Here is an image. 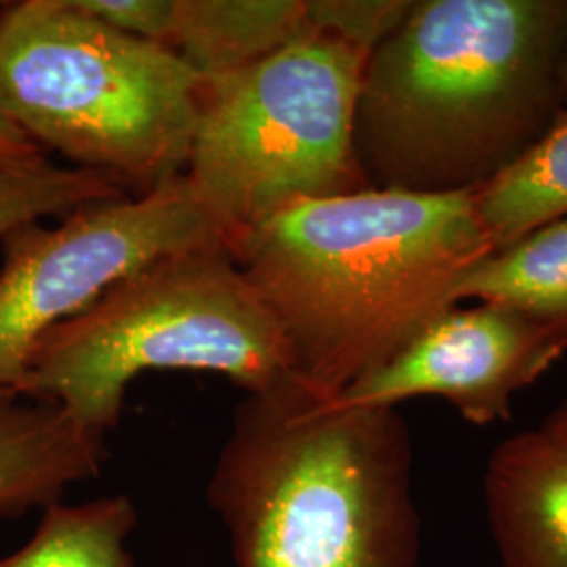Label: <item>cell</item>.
I'll use <instances>...</instances> for the list:
<instances>
[{"label":"cell","mask_w":567,"mask_h":567,"mask_svg":"<svg viewBox=\"0 0 567 567\" xmlns=\"http://www.w3.org/2000/svg\"><path fill=\"white\" fill-rule=\"evenodd\" d=\"M225 244L185 177L121 200L20 225L2 240L0 391H16L42 339L143 265Z\"/></svg>","instance_id":"52a82bcc"},{"label":"cell","mask_w":567,"mask_h":567,"mask_svg":"<svg viewBox=\"0 0 567 567\" xmlns=\"http://www.w3.org/2000/svg\"><path fill=\"white\" fill-rule=\"evenodd\" d=\"M370 53L318 32L204 79L185 168L225 243L303 200L368 189L355 110Z\"/></svg>","instance_id":"8992f818"},{"label":"cell","mask_w":567,"mask_h":567,"mask_svg":"<svg viewBox=\"0 0 567 567\" xmlns=\"http://www.w3.org/2000/svg\"><path fill=\"white\" fill-rule=\"evenodd\" d=\"M503 567H567V437L540 425L498 444L484 473Z\"/></svg>","instance_id":"9c48e42d"},{"label":"cell","mask_w":567,"mask_h":567,"mask_svg":"<svg viewBox=\"0 0 567 567\" xmlns=\"http://www.w3.org/2000/svg\"><path fill=\"white\" fill-rule=\"evenodd\" d=\"M543 425H547L548 429H553V431H557V433L567 437V391L564 393L561 402L548 412L547 421Z\"/></svg>","instance_id":"d6986e66"},{"label":"cell","mask_w":567,"mask_h":567,"mask_svg":"<svg viewBox=\"0 0 567 567\" xmlns=\"http://www.w3.org/2000/svg\"><path fill=\"white\" fill-rule=\"evenodd\" d=\"M561 103H564V112L567 110V39L566 53H564V74H561Z\"/></svg>","instance_id":"ffe728a7"},{"label":"cell","mask_w":567,"mask_h":567,"mask_svg":"<svg viewBox=\"0 0 567 567\" xmlns=\"http://www.w3.org/2000/svg\"><path fill=\"white\" fill-rule=\"evenodd\" d=\"M105 461V437L60 405L0 391L2 517L60 503L68 487L97 477Z\"/></svg>","instance_id":"30bf717a"},{"label":"cell","mask_w":567,"mask_h":567,"mask_svg":"<svg viewBox=\"0 0 567 567\" xmlns=\"http://www.w3.org/2000/svg\"><path fill=\"white\" fill-rule=\"evenodd\" d=\"M313 32L309 0H175L171 49L203 79L265 60Z\"/></svg>","instance_id":"8fae6325"},{"label":"cell","mask_w":567,"mask_h":567,"mask_svg":"<svg viewBox=\"0 0 567 567\" xmlns=\"http://www.w3.org/2000/svg\"><path fill=\"white\" fill-rule=\"evenodd\" d=\"M487 303L567 334V217L543 225L468 267L450 303Z\"/></svg>","instance_id":"7c38bea8"},{"label":"cell","mask_w":567,"mask_h":567,"mask_svg":"<svg viewBox=\"0 0 567 567\" xmlns=\"http://www.w3.org/2000/svg\"><path fill=\"white\" fill-rule=\"evenodd\" d=\"M137 508L126 494L42 508L34 536L0 567H135L128 536Z\"/></svg>","instance_id":"5bb4252c"},{"label":"cell","mask_w":567,"mask_h":567,"mask_svg":"<svg viewBox=\"0 0 567 567\" xmlns=\"http://www.w3.org/2000/svg\"><path fill=\"white\" fill-rule=\"evenodd\" d=\"M47 156L39 143L25 135L18 124L0 114V168L30 163Z\"/></svg>","instance_id":"ac0fdd59"},{"label":"cell","mask_w":567,"mask_h":567,"mask_svg":"<svg viewBox=\"0 0 567 567\" xmlns=\"http://www.w3.org/2000/svg\"><path fill=\"white\" fill-rule=\"evenodd\" d=\"M86 16L124 34L168 47L175 25V0H74ZM171 49V47H168Z\"/></svg>","instance_id":"e0dca14e"},{"label":"cell","mask_w":567,"mask_h":567,"mask_svg":"<svg viewBox=\"0 0 567 567\" xmlns=\"http://www.w3.org/2000/svg\"><path fill=\"white\" fill-rule=\"evenodd\" d=\"M410 4L412 0H309V18L318 32L372 53L404 20Z\"/></svg>","instance_id":"2e32d148"},{"label":"cell","mask_w":567,"mask_h":567,"mask_svg":"<svg viewBox=\"0 0 567 567\" xmlns=\"http://www.w3.org/2000/svg\"><path fill=\"white\" fill-rule=\"evenodd\" d=\"M150 370L213 372L244 393L295 379L280 326L225 244L166 255L110 286L42 339L13 393L105 437Z\"/></svg>","instance_id":"277c9868"},{"label":"cell","mask_w":567,"mask_h":567,"mask_svg":"<svg viewBox=\"0 0 567 567\" xmlns=\"http://www.w3.org/2000/svg\"><path fill=\"white\" fill-rule=\"evenodd\" d=\"M471 194L496 250L567 217V110L522 158Z\"/></svg>","instance_id":"4fadbf2b"},{"label":"cell","mask_w":567,"mask_h":567,"mask_svg":"<svg viewBox=\"0 0 567 567\" xmlns=\"http://www.w3.org/2000/svg\"><path fill=\"white\" fill-rule=\"evenodd\" d=\"M566 0H412L365 61L355 154L370 187L473 192L564 112Z\"/></svg>","instance_id":"7a4b0ae2"},{"label":"cell","mask_w":567,"mask_h":567,"mask_svg":"<svg viewBox=\"0 0 567 567\" xmlns=\"http://www.w3.org/2000/svg\"><path fill=\"white\" fill-rule=\"evenodd\" d=\"M206 498L236 567H419L412 442L398 408L288 379L236 405Z\"/></svg>","instance_id":"3957f363"},{"label":"cell","mask_w":567,"mask_h":567,"mask_svg":"<svg viewBox=\"0 0 567 567\" xmlns=\"http://www.w3.org/2000/svg\"><path fill=\"white\" fill-rule=\"evenodd\" d=\"M225 246L280 326L295 379L324 400L454 307L456 280L496 250L471 192L381 187L290 204Z\"/></svg>","instance_id":"6da1fadb"},{"label":"cell","mask_w":567,"mask_h":567,"mask_svg":"<svg viewBox=\"0 0 567 567\" xmlns=\"http://www.w3.org/2000/svg\"><path fill=\"white\" fill-rule=\"evenodd\" d=\"M102 173L58 166L47 156L0 168V240L20 225L65 217L89 204L126 198Z\"/></svg>","instance_id":"9a60e30c"},{"label":"cell","mask_w":567,"mask_h":567,"mask_svg":"<svg viewBox=\"0 0 567 567\" xmlns=\"http://www.w3.org/2000/svg\"><path fill=\"white\" fill-rule=\"evenodd\" d=\"M203 76L168 47L86 16L74 0L0 13V114L137 196L185 175Z\"/></svg>","instance_id":"5b68a950"},{"label":"cell","mask_w":567,"mask_h":567,"mask_svg":"<svg viewBox=\"0 0 567 567\" xmlns=\"http://www.w3.org/2000/svg\"><path fill=\"white\" fill-rule=\"evenodd\" d=\"M567 353V334L498 305L447 307L395 353L334 402L398 408L440 398L471 425L507 421L513 398Z\"/></svg>","instance_id":"ba28073f"}]
</instances>
